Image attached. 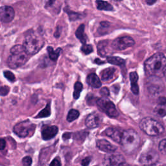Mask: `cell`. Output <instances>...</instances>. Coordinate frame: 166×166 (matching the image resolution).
<instances>
[{
	"label": "cell",
	"instance_id": "6da1fadb",
	"mask_svg": "<svg viewBox=\"0 0 166 166\" xmlns=\"http://www.w3.org/2000/svg\"><path fill=\"white\" fill-rule=\"evenodd\" d=\"M165 66L166 57L160 53L154 54L147 59L144 63L145 72L150 76H155L163 72Z\"/></svg>",
	"mask_w": 166,
	"mask_h": 166
},
{
	"label": "cell",
	"instance_id": "7a4b0ae2",
	"mask_svg": "<svg viewBox=\"0 0 166 166\" xmlns=\"http://www.w3.org/2000/svg\"><path fill=\"white\" fill-rule=\"evenodd\" d=\"M140 143V136L134 130L129 129L123 132L120 144L125 153L127 155L134 153L138 149Z\"/></svg>",
	"mask_w": 166,
	"mask_h": 166
},
{
	"label": "cell",
	"instance_id": "3957f363",
	"mask_svg": "<svg viewBox=\"0 0 166 166\" xmlns=\"http://www.w3.org/2000/svg\"><path fill=\"white\" fill-rule=\"evenodd\" d=\"M11 55L8 58L7 64L12 69H16L23 66L28 60L29 57L24 47L16 45L11 49Z\"/></svg>",
	"mask_w": 166,
	"mask_h": 166
},
{
	"label": "cell",
	"instance_id": "277c9868",
	"mask_svg": "<svg viewBox=\"0 0 166 166\" xmlns=\"http://www.w3.org/2000/svg\"><path fill=\"white\" fill-rule=\"evenodd\" d=\"M44 45V40L40 34L34 32H29L24 40L23 47L29 55L37 53Z\"/></svg>",
	"mask_w": 166,
	"mask_h": 166
},
{
	"label": "cell",
	"instance_id": "5b68a950",
	"mask_svg": "<svg viewBox=\"0 0 166 166\" xmlns=\"http://www.w3.org/2000/svg\"><path fill=\"white\" fill-rule=\"evenodd\" d=\"M140 128L147 135L150 136H157L164 131L163 125L158 121L151 118H145L140 123Z\"/></svg>",
	"mask_w": 166,
	"mask_h": 166
},
{
	"label": "cell",
	"instance_id": "8992f818",
	"mask_svg": "<svg viewBox=\"0 0 166 166\" xmlns=\"http://www.w3.org/2000/svg\"><path fill=\"white\" fill-rule=\"evenodd\" d=\"M96 104L103 112L112 118L118 117L119 112L114 103L107 99H97Z\"/></svg>",
	"mask_w": 166,
	"mask_h": 166
},
{
	"label": "cell",
	"instance_id": "52a82bcc",
	"mask_svg": "<svg viewBox=\"0 0 166 166\" xmlns=\"http://www.w3.org/2000/svg\"><path fill=\"white\" fill-rule=\"evenodd\" d=\"M36 125L28 119L16 124L13 129V131L19 137L25 138L30 134H33Z\"/></svg>",
	"mask_w": 166,
	"mask_h": 166
},
{
	"label": "cell",
	"instance_id": "ba28073f",
	"mask_svg": "<svg viewBox=\"0 0 166 166\" xmlns=\"http://www.w3.org/2000/svg\"><path fill=\"white\" fill-rule=\"evenodd\" d=\"M135 42L132 38L130 37H119L115 39L112 43V47L115 50L123 51L129 47L133 46Z\"/></svg>",
	"mask_w": 166,
	"mask_h": 166
},
{
	"label": "cell",
	"instance_id": "9c48e42d",
	"mask_svg": "<svg viewBox=\"0 0 166 166\" xmlns=\"http://www.w3.org/2000/svg\"><path fill=\"white\" fill-rule=\"evenodd\" d=\"M159 158L160 156L158 152L155 150H149L143 152L140 156L139 161L143 165L150 166L158 162Z\"/></svg>",
	"mask_w": 166,
	"mask_h": 166
},
{
	"label": "cell",
	"instance_id": "30bf717a",
	"mask_svg": "<svg viewBox=\"0 0 166 166\" xmlns=\"http://www.w3.org/2000/svg\"><path fill=\"white\" fill-rule=\"evenodd\" d=\"M15 12L13 8L9 6L0 7V20L4 23L11 22L15 18Z\"/></svg>",
	"mask_w": 166,
	"mask_h": 166
},
{
	"label": "cell",
	"instance_id": "8fae6325",
	"mask_svg": "<svg viewBox=\"0 0 166 166\" xmlns=\"http://www.w3.org/2000/svg\"><path fill=\"white\" fill-rule=\"evenodd\" d=\"M59 131V129L57 126H48L44 125L42 129V137L44 140H51L55 137Z\"/></svg>",
	"mask_w": 166,
	"mask_h": 166
},
{
	"label": "cell",
	"instance_id": "7c38bea8",
	"mask_svg": "<svg viewBox=\"0 0 166 166\" xmlns=\"http://www.w3.org/2000/svg\"><path fill=\"white\" fill-rule=\"evenodd\" d=\"M101 122L100 116L96 113H92L87 116L85 124L88 129H95L99 127Z\"/></svg>",
	"mask_w": 166,
	"mask_h": 166
},
{
	"label": "cell",
	"instance_id": "4fadbf2b",
	"mask_svg": "<svg viewBox=\"0 0 166 166\" xmlns=\"http://www.w3.org/2000/svg\"><path fill=\"white\" fill-rule=\"evenodd\" d=\"M96 145L99 150L106 152H114L117 149V147L114 146L106 140H99L96 142Z\"/></svg>",
	"mask_w": 166,
	"mask_h": 166
},
{
	"label": "cell",
	"instance_id": "5bb4252c",
	"mask_svg": "<svg viewBox=\"0 0 166 166\" xmlns=\"http://www.w3.org/2000/svg\"><path fill=\"white\" fill-rule=\"evenodd\" d=\"M105 133L106 134V135L107 136H109L111 139H112L114 142L120 143L121 140H122L123 132L121 131L119 129L110 127L106 129Z\"/></svg>",
	"mask_w": 166,
	"mask_h": 166
},
{
	"label": "cell",
	"instance_id": "9a60e30c",
	"mask_svg": "<svg viewBox=\"0 0 166 166\" xmlns=\"http://www.w3.org/2000/svg\"><path fill=\"white\" fill-rule=\"evenodd\" d=\"M86 82L88 85L95 88H99L102 85L99 78L95 73H91L88 75L86 79Z\"/></svg>",
	"mask_w": 166,
	"mask_h": 166
},
{
	"label": "cell",
	"instance_id": "2e32d148",
	"mask_svg": "<svg viewBox=\"0 0 166 166\" xmlns=\"http://www.w3.org/2000/svg\"><path fill=\"white\" fill-rule=\"evenodd\" d=\"M155 80H152L150 79V82L148 83L149 84V86H148V90H149L150 93H157L160 92L162 88L161 87V85L162 84V82H155L156 79H154Z\"/></svg>",
	"mask_w": 166,
	"mask_h": 166
},
{
	"label": "cell",
	"instance_id": "e0dca14e",
	"mask_svg": "<svg viewBox=\"0 0 166 166\" xmlns=\"http://www.w3.org/2000/svg\"><path fill=\"white\" fill-rule=\"evenodd\" d=\"M129 77L131 82V90L134 94L138 95L139 93V87L137 84L138 75L136 72H131L129 75Z\"/></svg>",
	"mask_w": 166,
	"mask_h": 166
},
{
	"label": "cell",
	"instance_id": "ac0fdd59",
	"mask_svg": "<svg viewBox=\"0 0 166 166\" xmlns=\"http://www.w3.org/2000/svg\"><path fill=\"white\" fill-rule=\"evenodd\" d=\"M77 38L80 40L83 45H85L87 41V36L84 33V25H80L75 32Z\"/></svg>",
	"mask_w": 166,
	"mask_h": 166
},
{
	"label": "cell",
	"instance_id": "d6986e66",
	"mask_svg": "<svg viewBox=\"0 0 166 166\" xmlns=\"http://www.w3.org/2000/svg\"><path fill=\"white\" fill-rule=\"evenodd\" d=\"M116 69L114 68H109L103 70L101 73V77L103 81H107L113 77Z\"/></svg>",
	"mask_w": 166,
	"mask_h": 166
},
{
	"label": "cell",
	"instance_id": "ffe728a7",
	"mask_svg": "<svg viewBox=\"0 0 166 166\" xmlns=\"http://www.w3.org/2000/svg\"><path fill=\"white\" fill-rule=\"evenodd\" d=\"M47 51L48 52L49 59H50L51 60L55 62L57 60L58 58H59L60 55V54L62 51V49L58 48L55 51L52 47H47Z\"/></svg>",
	"mask_w": 166,
	"mask_h": 166
},
{
	"label": "cell",
	"instance_id": "44dd1931",
	"mask_svg": "<svg viewBox=\"0 0 166 166\" xmlns=\"http://www.w3.org/2000/svg\"><path fill=\"white\" fill-rule=\"evenodd\" d=\"M97 6L99 10L101 11H112L114 10L113 7L112 6L110 3L106 2L103 1H97Z\"/></svg>",
	"mask_w": 166,
	"mask_h": 166
},
{
	"label": "cell",
	"instance_id": "7402d4cb",
	"mask_svg": "<svg viewBox=\"0 0 166 166\" xmlns=\"http://www.w3.org/2000/svg\"><path fill=\"white\" fill-rule=\"evenodd\" d=\"M107 61L110 64H114L116 66H122L125 64V61L120 57H107Z\"/></svg>",
	"mask_w": 166,
	"mask_h": 166
},
{
	"label": "cell",
	"instance_id": "603a6c76",
	"mask_svg": "<svg viewBox=\"0 0 166 166\" xmlns=\"http://www.w3.org/2000/svg\"><path fill=\"white\" fill-rule=\"evenodd\" d=\"M154 113L156 116L160 118H162L166 116V105H158L154 109Z\"/></svg>",
	"mask_w": 166,
	"mask_h": 166
},
{
	"label": "cell",
	"instance_id": "cb8c5ba5",
	"mask_svg": "<svg viewBox=\"0 0 166 166\" xmlns=\"http://www.w3.org/2000/svg\"><path fill=\"white\" fill-rule=\"evenodd\" d=\"M108 46V42L107 41H101L98 44L97 46V49H98V53L101 56H106L107 54V51L106 49Z\"/></svg>",
	"mask_w": 166,
	"mask_h": 166
},
{
	"label": "cell",
	"instance_id": "d4e9b609",
	"mask_svg": "<svg viewBox=\"0 0 166 166\" xmlns=\"http://www.w3.org/2000/svg\"><path fill=\"white\" fill-rule=\"evenodd\" d=\"M51 115V105L50 103H48L44 109L40 112L38 114L36 118H47Z\"/></svg>",
	"mask_w": 166,
	"mask_h": 166
},
{
	"label": "cell",
	"instance_id": "484cf974",
	"mask_svg": "<svg viewBox=\"0 0 166 166\" xmlns=\"http://www.w3.org/2000/svg\"><path fill=\"white\" fill-rule=\"evenodd\" d=\"M83 88V84L80 82H77L74 85L73 98L75 99H78L80 95V92H82Z\"/></svg>",
	"mask_w": 166,
	"mask_h": 166
},
{
	"label": "cell",
	"instance_id": "4316f807",
	"mask_svg": "<svg viewBox=\"0 0 166 166\" xmlns=\"http://www.w3.org/2000/svg\"><path fill=\"white\" fill-rule=\"evenodd\" d=\"M79 112L77 110L71 109L68 112V116H67V120L69 122H73L79 117Z\"/></svg>",
	"mask_w": 166,
	"mask_h": 166
},
{
	"label": "cell",
	"instance_id": "83f0119b",
	"mask_svg": "<svg viewBox=\"0 0 166 166\" xmlns=\"http://www.w3.org/2000/svg\"><path fill=\"white\" fill-rule=\"evenodd\" d=\"M67 13L69 15V18L71 21H75V20H77L79 19H81L83 16L81 14L77 12H75L72 11H67Z\"/></svg>",
	"mask_w": 166,
	"mask_h": 166
},
{
	"label": "cell",
	"instance_id": "f1b7e54d",
	"mask_svg": "<svg viewBox=\"0 0 166 166\" xmlns=\"http://www.w3.org/2000/svg\"><path fill=\"white\" fill-rule=\"evenodd\" d=\"M81 51L85 54V55H88V54L93 52V47L92 45L85 44L83 46V47L81 48Z\"/></svg>",
	"mask_w": 166,
	"mask_h": 166
},
{
	"label": "cell",
	"instance_id": "f546056e",
	"mask_svg": "<svg viewBox=\"0 0 166 166\" xmlns=\"http://www.w3.org/2000/svg\"><path fill=\"white\" fill-rule=\"evenodd\" d=\"M4 76H5L7 79H8L11 82H14L16 79L15 75L13 74L11 71H4Z\"/></svg>",
	"mask_w": 166,
	"mask_h": 166
},
{
	"label": "cell",
	"instance_id": "4dcf8cb0",
	"mask_svg": "<svg viewBox=\"0 0 166 166\" xmlns=\"http://www.w3.org/2000/svg\"><path fill=\"white\" fill-rule=\"evenodd\" d=\"M159 150L164 155H166V139H164L159 143Z\"/></svg>",
	"mask_w": 166,
	"mask_h": 166
},
{
	"label": "cell",
	"instance_id": "1f68e13d",
	"mask_svg": "<svg viewBox=\"0 0 166 166\" xmlns=\"http://www.w3.org/2000/svg\"><path fill=\"white\" fill-rule=\"evenodd\" d=\"M10 91V88L7 86H4L0 87V96H5Z\"/></svg>",
	"mask_w": 166,
	"mask_h": 166
},
{
	"label": "cell",
	"instance_id": "d6a6232c",
	"mask_svg": "<svg viewBox=\"0 0 166 166\" xmlns=\"http://www.w3.org/2000/svg\"><path fill=\"white\" fill-rule=\"evenodd\" d=\"M23 166H31L32 164V158L30 156H25L22 160Z\"/></svg>",
	"mask_w": 166,
	"mask_h": 166
},
{
	"label": "cell",
	"instance_id": "836d02e7",
	"mask_svg": "<svg viewBox=\"0 0 166 166\" xmlns=\"http://www.w3.org/2000/svg\"><path fill=\"white\" fill-rule=\"evenodd\" d=\"M100 93L101 95L104 97H106L108 96H109L110 95V92H109V90L106 87H104L101 88V90H100Z\"/></svg>",
	"mask_w": 166,
	"mask_h": 166
},
{
	"label": "cell",
	"instance_id": "e575fe53",
	"mask_svg": "<svg viewBox=\"0 0 166 166\" xmlns=\"http://www.w3.org/2000/svg\"><path fill=\"white\" fill-rule=\"evenodd\" d=\"M49 166H61V163L59 159L55 158L51 161Z\"/></svg>",
	"mask_w": 166,
	"mask_h": 166
},
{
	"label": "cell",
	"instance_id": "d590c367",
	"mask_svg": "<svg viewBox=\"0 0 166 166\" xmlns=\"http://www.w3.org/2000/svg\"><path fill=\"white\" fill-rule=\"evenodd\" d=\"M91 161V158L87 157V158H85L82 160V165L83 166H87L89 165L90 162Z\"/></svg>",
	"mask_w": 166,
	"mask_h": 166
},
{
	"label": "cell",
	"instance_id": "8d00e7d4",
	"mask_svg": "<svg viewBox=\"0 0 166 166\" xmlns=\"http://www.w3.org/2000/svg\"><path fill=\"white\" fill-rule=\"evenodd\" d=\"M6 142L4 139L0 138V150H3L5 148Z\"/></svg>",
	"mask_w": 166,
	"mask_h": 166
},
{
	"label": "cell",
	"instance_id": "74e56055",
	"mask_svg": "<svg viewBox=\"0 0 166 166\" xmlns=\"http://www.w3.org/2000/svg\"><path fill=\"white\" fill-rule=\"evenodd\" d=\"M158 105H166V98L164 97H160L158 99Z\"/></svg>",
	"mask_w": 166,
	"mask_h": 166
},
{
	"label": "cell",
	"instance_id": "f35d334b",
	"mask_svg": "<svg viewBox=\"0 0 166 166\" xmlns=\"http://www.w3.org/2000/svg\"><path fill=\"white\" fill-rule=\"evenodd\" d=\"M71 133H69V132H66L65 134H63V139H65V140H67V139H69L71 136Z\"/></svg>",
	"mask_w": 166,
	"mask_h": 166
},
{
	"label": "cell",
	"instance_id": "ab89813d",
	"mask_svg": "<svg viewBox=\"0 0 166 166\" xmlns=\"http://www.w3.org/2000/svg\"><path fill=\"white\" fill-rule=\"evenodd\" d=\"M95 62H96V63L98 64H103V63H104V62H103V61H101V60H100L99 59H96V60H95Z\"/></svg>",
	"mask_w": 166,
	"mask_h": 166
},
{
	"label": "cell",
	"instance_id": "60d3db41",
	"mask_svg": "<svg viewBox=\"0 0 166 166\" xmlns=\"http://www.w3.org/2000/svg\"><path fill=\"white\" fill-rule=\"evenodd\" d=\"M155 2H156V1H151V0H150V1H149V0H147V1H146V3L147 4H149V5H152V4L155 3Z\"/></svg>",
	"mask_w": 166,
	"mask_h": 166
},
{
	"label": "cell",
	"instance_id": "b9f144b4",
	"mask_svg": "<svg viewBox=\"0 0 166 166\" xmlns=\"http://www.w3.org/2000/svg\"><path fill=\"white\" fill-rule=\"evenodd\" d=\"M118 166H131V165H129V164H127V163L124 162V163H122V164H119V165H118Z\"/></svg>",
	"mask_w": 166,
	"mask_h": 166
},
{
	"label": "cell",
	"instance_id": "7bdbcfd3",
	"mask_svg": "<svg viewBox=\"0 0 166 166\" xmlns=\"http://www.w3.org/2000/svg\"><path fill=\"white\" fill-rule=\"evenodd\" d=\"M163 74H164V77H165V79H166V66H165V68H164V71H163Z\"/></svg>",
	"mask_w": 166,
	"mask_h": 166
}]
</instances>
